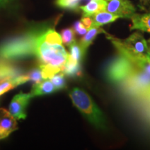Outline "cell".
<instances>
[{"mask_svg":"<svg viewBox=\"0 0 150 150\" xmlns=\"http://www.w3.org/2000/svg\"><path fill=\"white\" fill-rule=\"evenodd\" d=\"M140 1H141V2L143 3V4H147V3L149 2L150 0H140Z\"/></svg>","mask_w":150,"mask_h":150,"instance_id":"f1b7e54d","label":"cell"},{"mask_svg":"<svg viewBox=\"0 0 150 150\" xmlns=\"http://www.w3.org/2000/svg\"><path fill=\"white\" fill-rule=\"evenodd\" d=\"M62 42L64 43L65 45L70 46L71 44L75 42V32L72 28H66L63 29L61 32Z\"/></svg>","mask_w":150,"mask_h":150,"instance_id":"ffe728a7","label":"cell"},{"mask_svg":"<svg viewBox=\"0 0 150 150\" xmlns=\"http://www.w3.org/2000/svg\"><path fill=\"white\" fill-rule=\"evenodd\" d=\"M69 48H70V54H69V56H70L71 59L74 60V61L80 63L82 58L83 57V54L82 53L81 48L79 44L75 41V42H74L72 44H71L69 46Z\"/></svg>","mask_w":150,"mask_h":150,"instance_id":"d6986e66","label":"cell"},{"mask_svg":"<svg viewBox=\"0 0 150 150\" xmlns=\"http://www.w3.org/2000/svg\"><path fill=\"white\" fill-rule=\"evenodd\" d=\"M69 95L75 107L90 122L99 129H106L104 116L89 95L83 90L74 88L69 93Z\"/></svg>","mask_w":150,"mask_h":150,"instance_id":"3957f363","label":"cell"},{"mask_svg":"<svg viewBox=\"0 0 150 150\" xmlns=\"http://www.w3.org/2000/svg\"><path fill=\"white\" fill-rule=\"evenodd\" d=\"M82 23L84 26H85L86 29H89L90 28L92 27V24H93V19L91 17H83L81 20Z\"/></svg>","mask_w":150,"mask_h":150,"instance_id":"484cf974","label":"cell"},{"mask_svg":"<svg viewBox=\"0 0 150 150\" xmlns=\"http://www.w3.org/2000/svg\"><path fill=\"white\" fill-rule=\"evenodd\" d=\"M17 86H18L17 85L14 79L2 82V83H0V96L2 95L3 94L7 93L8 91H11V90L15 88Z\"/></svg>","mask_w":150,"mask_h":150,"instance_id":"cb8c5ba5","label":"cell"},{"mask_svg":"<svg viewBox=\"0 0 150 150\" xmlns=\"http://www.w3.org/2000/svg\"><path fill=\"white\" fill-rule=\"evenodd\" d=\"M68 54L62 45H49L43 42L40 37L36 52V56L40 64H50L63 67Z\"/></svg>","mask_w":150,"mask_h":150,"instance_id":"277c9868","label":"cell"},{"mask_svg":"<svg viewBox=\"0 0 150 150\" xmlns=\"http://www.w3.org/2000/svg\"><path fill=\"white\" fill-rule=\"evenodd\" d=\"M16 118L5 108H0V140L7 138L18 129Z\"/></svg>","mask_w":150,"mask_h":150,"instance_id":"30bf717a","label":"cell"},{"mask_svg":"<svg viewBox=\"0 0 150 150\" xmlns=\"http://www.w3.org/2000/svg\"><path fill=\"white\" fill-rule=\"evenodd\" d=\"M106 0H91L87 4L81 6L80 9L83 12V17H92L97 13L106 11Z\"/></svg>","mask_w":150,"mask_h":150,"instance_id":"7c38bea8","label":"cell"},{"mask_svg":"<svg viewBox=\"0 0 150 150\" xmlns=\"http://www.w3.org/2000/svg\"><path fill=\"white\" fill-rule=\"evenodd\" d=\"M136 69L140 68L125 56L119 54V56L107 65L106 75L112 83H122Z\"/></svg>","mask_w":150,"mask_h":150,"instance_id":"5b68a950","label":"cell"},{"mask_svg":"<svg viewBox=\"0 0 150 150\" xmlns=\"http://www.w3.org/2000/svg\"><path fill=\"white\" fill-rule=\"evenodd\" d=\"M62 72L65 75L70 76V77L79 76L82 74L80 63L72 60L69 56V54L67 61L62 69Z\"/></svg>","mask_w":150,"mask_h":150,"instance_id":"2e32d148","label":"cell"},{"mask_svg":"<svg viewBox=\"0 0 150 150\" xmlns=\"http://www.w3.org/2000/svg\"><path fill=\"white\" fill-rule=\"evenodd\" d=\"M104 33L120 54L125 56L136 67L144 71L146 65L150 61V56L147 41L143 35L134 32L127 38L122 40L106 32Z\"/></svg>","mask_w":150,"mask_h":150,"instance_id":"7a4b0ae2","label":"cell"},{"mask_svg":"<svg viewBox=\"0 0 150 150\" xmlns=\"http://www.w3.org/2000/svg\"><path fill=\"white\" fill-rule=\"evenodd\" d=\"M39 67L42 72L43 79H49L57 73L61 72L63 67L59 66H54L50 64H40Z\"/></svg>","mask_w":150,"mask_h":150,"instance_id":"ac0fdd59","label":"cell"},{"mask_svg":"<svg viewBox=\"0 0 150 150\" xmlns=\"http://www.w3.org/2000/svg\"><path fill=\"white\" fill-rule=\"evenodd\" d=\"M51 81L54 86H55L56 91H60V90L63 89L65 87L66 83H65V74L62 73H57L53 77L51 78Z\"/></svg>","mask_w":150,"mask_h":150,"instance_id":"603a6c76","label":"cell"},{"mask_svg":"<svg viewBox=\"0 0 150 150\" xmlns=\"http://www.w3.org/2000/svg\"><path fill=\"white\" fill-rule=\"evenodd\" d=\"M81 0H56V4L61 8L76 10Z\"/></svg>","mask_w":150,"mask_h":150,"instance_id":"44dd1931","label":"cell"},{"mask_svg":"<svg viewBox=\"0 0 150 150\" xmlns=\"http://www.w3.org/2000/svg\"><path fill=\"white\" fill-rule=\"evenodd\" d=\"M31 93H20L15 95L9 104V112L16 120H24L27 117V107L31 99Z\"/></svg>","mask_w":150,"mask_h":150,"instance_id":"52a82bcc","label":"cell"},{"mask_svg":"<svg viewBox=\"0 0 150 150\" xmlns=\"http://www.w3.org/2000/svg\"><path fill=\"white\" fill-rule=\"evenodd\" d=\"M125 91L131 95L139 97L150 91V75L141 69H136L123 82Z\"/></svg>","mask_w":150,"mask_h":150,"instance_id":"8992f818","label":"cell"},{"mask_svg":"<svg viewBox=\"0 0 150 150\" xmlns=\"http://www.w3.org/2000/svg\"><path fill=\"white\" fill-rule=\"evenodd\" d=\"M93 19V24L92 26L94 27H100L105 24H107L115 21L117 19L121 18L117 15L108 12L107 11H102L100 12L97 13L94 16L91 17Z\"/></svg>","mask_w":150,"mask_h":150,"instance_id":"5bb4252c","label":"cell"},{"mask_svg":"<svg viewBox=\"0 0 150 150\" xmlns=\"http://www.w3.org/2000/svg\"><path fill=\"white\" fill-rule=\"evenodd\" d=\"M105 33L104 30L102 29V28L98 27H92L88 30V31L84 35V36L81 39L79 42V45L81 48L82 53H83V56L85 55L86 52H87L88 48L89 47L90 45L93 43L94 39L96 38V36L99 33Z\"/></svg>","mask_w":150,"mask_h":150,"instance_id":"4fadbf2b","label":"cell"},{"mask_svg":"<svg viewBox=\"0 0 150 150\" xmlns=\"http://www.w3.org/2000/svg\"><path fill=\"white\" fill-rule=\"evenodd\" d=\"M56 91H56L55 86H54L51 81L45 79V81H42L38 83H35L33 86L31 93L33 97H34L49 95V94H52Z\"/></svg>","mask_w":150,"mask_h":150,"instance_id":"9a60e30c","label":"cell"},{"mask_svg":"<svg viewBox=\"0 0 150 150\" xmlns=\"http://www.w3.org/2000/svg\"><path fill=\"white\" fill-rule=\"evenodd\" d=\"M21 67L6 59H0V83L24 74Z\"/></svg>","mask_w":150,"mask_h":150,"instance_id":"9c48e42d","label":"cell"},{"mask_svg":"<svg viewBox=\"0 0 150 150\" xmlns=\"http://www.w3.org/2000/svg\"><path fill=\"white\" fill-rule=\"evenodd\" d=\"M12 1L13 0H0V8L5 6Z\"/></svg>","mask_w":150,"mask_h":150,"instance_id":"4316f807","label":"cell"},{"mask_svg":"<svg viewBox=\"0 0 150 150\" xmlns=\"http://www.w3.org/2000/svg\"><path fill=\"white\" fill-rule=\"evenodd\" d=\"M147 46H148V50H149V54L150 56V38L147 41Z\"/></svg>","mask_w":150,"mask_h":150,"instance_id":"83f0119b","label":"cell"},{"mask_svg":"<svg viewBox=\"0 0 150 150\" xmlns=\"http://www.w3.org/2000/svg\"><path fill=\"white\" fill-rule=\"evenodd\" d=\"M73 29H74V32L77 33L79 35H85L86 32L88 31V29H86L85 26L83 25L81 21H76L74 22V25H73Z\"/></svg>","mask_w":150,"mask_h":150,"instance_id":"d4e9b609","label":"cell"},{"mask_svg":"<svg viewBox=\"0 0 150 150\" xmlns=\"http://www.w3.org/2000/svg\"><path fill=\"white\" fill-rule=\"evenodd\" d=\"M46 24L33 26L20 35L12 37L0 44V59L13 61L36 56L37 47Z\"/></svg>","mask_w":150,"mask_h":150,"instance_id":"6da1fadb","label":"cell"},{"mask_svg":"<svg viewBox=\"0 0 150 150\" xmlns=\"http://www.w3.org/2000/svg\"><path fill=\"white\" fill-rule=\"evenodd\" d=\"M41 40L49 45H62L61 35L51 28H48L43 33L41 36Z\"/></svg>","mask_w":150,"mask_h":150,"instance_id":"e0dca14e","label":"cell"},{"mask_svg":"<svg viewBox=\"0 0 150 150\" xmlns=\"http://www.w3.org/2000/svg\"><path fill=\"white\" fill-rule=\"evenodd\" d=\"M130 19L132 22L131 30H138L150 33V13L144 14L135 13Z\"/></svg>","mask_w":150,"mask_h":150,"instance_id":"8fae6325","label":"cell"},{"mask_svg":"<svg viewBox=\"0 0 150 150\" xmlns=\"http://www.w3.org/2000/svg\"><path fill=\"white\" fill-rule=\"evenodd\" d=\"M106 11L117 15L121 18H131L136 8L130 0H106Z\"/></svg>","mask_w":150,"mask_h":150,"instance_id":"ba28073f","label":"cell"},{"mask_svg":"<svg viewBox=\"0 0 150 150\" xmlns=\"http://www.w3.org/2000/svg\"><path fill=\"white\" fill-rule=\"evenodd\" d=\"M29 81H32L35 83H38L42 81V75L40 67H35L31 69L27 74Z\"/></svg>","mask_w":150,"mask_h":150,"instance_id":"7402d4cb","label":"cell"}]
</instances>
